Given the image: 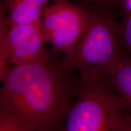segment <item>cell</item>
I'll use <instances>...</instances> for the list:
<instances>
[{
	"label": "cell",
	"instance_id": "obj_1",
	"mask_svg": "<svg viewBox=\"0 0 131 131\" xmlns=\"http://www.w3.org/2000/svg\"><path fill=\"white\" fill-rule=\"evenodd\" d=\"M73 72L49 55L9 66L0 78V131L63 130L77 96Z\"/></svg>",
	"mask_w": 131,
	"mask_h": 131
},
{
	"label": "cell",
	"instance_id": "obj_2",
	"mask_svg": "<svg viewBox=\"0 0 131 131\" xmlns=\"http://www.w3.org/2000/svg\"><path fill=\"white\" fill-rule=\"evenodd\" d=\"M66 131H131V108L103 73L80 77Z\"/></svg>",
	"mask_w": 131,
	"mask_h": 131
},
{
	"label": "cell",
	"instance_id": "obj_3",
	"mask_svg": "<svg viewBox=\"0 0 131 131\" xmlns=\"http://www.w3.org/2000/svg\"><path fill=\"white\" fill-rule=\"evenodd\" d=\"M88 11L84 32L61 61L68 70L79 72L80 77L103 73L126 51L119 38V21L112 9L96 7Z\"/></svg>",
	"mask_w": 131,
	"mask_h": 131
},
{
	"label": "cell",
	"instance_id": "obj_4",
	"mask_svg": "<svg viewBox=\"0 0 131 131\" xmlns=\"http://www.w3.org/2000/svg\"><path fill=\"white\" fill-rule=\"evenodd\" d=\"M89 11L69 0L55 1L42 16V33L45 42L54 52L69 51L78 42L86 27Z\"/></svg>",
	"mask_w": 131,
	"mask_h": 131
},
{
	"label": "cell",
	"instance_id": "obj_5",
	"mask_svg": "<svg viewBox=\"0 0 131 131\" xmlns=\"http://www.w3.org/2000/svg\"><path fill=\"white\" fill-rule=\"evenodd\" d=\"M42 18L32 23L10 26L9 64L19 66L35 63L48 56L44 48Z\"/></svg>",
	"mask_w": 131,
	"mask_h": 131
},
{
	"label": "cell",
	"instance_id": "obj_6",
	"mask_svg": "<svg viewBox=\"0 0 131 131\" xmlns=\"http://www.w3.org/2000/svg\"><path fill=\"white\" fill-rule=\"evenodd\" d=\"M50 0H3L10 26L32 23L42 18Z\"/></svg>",
	"mask_w": 131,
	"mask_h": 131
},
{
	"label": "cell",
	"instance_id": "obj_7",
	"mask_svg": "<svg viewBox=\"0 0 131 131\" xmlns=\"http://www.w3.org/2000/svg\"><path fill=\"white\" fill-rule=\"evenodd\" d=\"M103 74L131 108V56L126 50Z\"/></svg>",
	"mask_w": 131,
	"mask_h": 131
},
{
	"label": "cell",
	"instance_id": "obj_8",
	"mask_svg": "<svg viewBox=\"0 0 131 131\" xmlns=\"http://www.w3.org/2000/svg\"><path fill=\"white\" fill-rule=\"evenodd\" d=\"M10 23L3 2L0 4V78L9 68V32Z\"/></svg>",
	"mask_w": 131,
	"mask_h": 131
},
{
	"label": "cell",
	"instance_id": "obj_9",
	"mask_svg": "<svg viewBox=\"0 0 131 131\" xmlns=\"http://www.w3.org/2000/svg\"><path fill=\"white\" fill-rule=\"evenodd\" d=\"M118 29L123 47L131 56V14L123 12Z\"/></svg>",
	"mask_w": 131,
	"mask_h": 131
},
{
	"label": "cell",
	"instance_id": "obj_10",
	"mask_svg": "<svg viewBox=\"0 0 131 131\" xmlns=\"http://www.w3.org/2000/svg\"><path fill=\"white\" fill-rule=\"evenodd\" d=\"M82 3L90 6V9L100 7L112 9L119 7V0H78Z\"/></svg>",
	"mask_w": 131,
	"mask_h": 131
},
{
	"label": "cell",
	"instance_id": "obj_11",
	"mask_svg": "<svg viewBox=\"0 0 131 131\" xmlns=\"http://www.w3.org/2000/svg\"><path fill=\"white\" fill-rule=\"evenodd\" d=\"M122 12L131 14V0H119V6Z\"/></svg>",
	"mask_w": 131,
	"mask_h": 131
},
{
	"label": "cell",
	"instance_id": "obj_12",
	"mask_svg": "<svg viewBox=\"0 0 131 131\" xmlns=\"http://www.w3.org/2000/svg\"><path fill=\"white\" fill-rule=\"evenodd\" d=\"M60 1V0H54V1Z\"/></svg>",
	"mask_w": 131,
	"mask_h": 131
}]
</instances>
